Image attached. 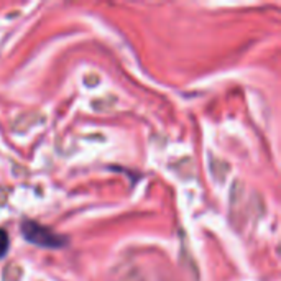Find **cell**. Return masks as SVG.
<instances>
[{
    "mask_svg": "<svg viewBox=\"0 0 281 281\" xmlns=\"http://www.w3.org/2000/svg\"><path fill=\"white\" fill-rule=\"evenodd\" d=\"M21 233L28 242L43 248H61L68 244L63 235H58L51 228L43 227L36 222H30V220L21 226Z\"/></svg>",
    "mask_w": 281,
    "mask_h": 281,
    "instance_id": "obj_1",
    "label": "cell"
},
{
    "mask_svg": "<svg viewBox=\"0 0 281 281\" xmlns=\"http://www.w3.org/2000/svg\"><path fill=\"white\" fill-rule=\"evenodd\" d=\"M21 268L17 263H8L3 270V281H20Z\"/></svg>",
    "mask_w": 281,
    "mask_h": 281,
    "instance_id": "obj_2",
    "label": "cell"
},
{
    "mask_svg": "<svg viewBox=\"0 0 281 281\" xmlns=\"http://www.w3.org/2000/svg\"><path fill=\"white\" fill-rule=\"evenodd\" d=\"M8 252V235L5 230L0 228V258H3Z\"/></svg>",
    "mask_w": 281,
    "mask_h": 281,
    "instance_id": "obj_3",
    "label": "cell"
}]
</instances>
